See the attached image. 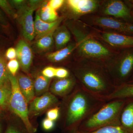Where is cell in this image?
<instances>
[{"label":"cell","instance_id":"8d00e7d4","mask_svg":"<svg viewBox=\"0 0 133 133\" xmlns=\"http://www.w3.org/2000/svg\"><path fill=\"white\" fill-rule=\"evenodd\" d=\"M6 133H21L14 127H10L8 129Z\"/></svg>","mask_w":133,"mask_h":133},{"label":"cell","instance_id":"1f68e13d","mask_svg":"<svg viewBox=\"0 0 133 133\" xmlns=\"http://www.w3.org/2000/svg\"><path fill=\"white\" fill-rule=\"evenodd\" d=\"M8 2L12 8L17 10L23 7L27 3V1L24 0H12L9 1Z\"/></svg>","mask_w":133,"mask_h":133},{"label":"cell","instance_id":"9c48e42d","mask_svg":"<svg viewBox=\"0 0 133 133\" xmlns=\"http://www.w3.org/2000/svg\"><path fill=\"white\" fill-rule=\"evenodd\" d=\"M87 26L97 39L112 49L119 50L126 48H133V36L103 31Z\"/></svg>","mask_w":133,"mask_h":133},{"label":"cell","instance_id":"44dd1931","mask_svg":"<svg viewBox=\"0 0 133 133\" xmlns=\"http://www.w3.org/2000/svg\"><path fill=\"white\" fill-rule=\"evenodd\" d=\"M37 12L41 19L46 22H53L59 18L56 11L48 5V2H43Z\"/></svg>","mask_w":133,"mask_h":133},{"label":"cell","instance_id":"7c38bea8","mask_svg":"<svg viewBox=\"0 0 133 133\" xmlns=\"http://www.w3.org/2000/svg\"><path fill=\"white\" fill-rule=\"evenodd\" d=\"M57 98L54 94L46 92L40 97L36 98L30 104L29 114L37 115L57 102Z\"/></svg>","mask_w":133,"mask_h":133},{"label":"cell","instance_id":"3957f363","mask_svg":"<svg viewBox=\"0 0 133 133\" xmlns=\"http://www.w3.org/2000/svg\"><path fill=\"white\" fill-rule=\"evenodd\" d=\"M104 64L116 87L125 84L133 74V48L117 51Z\"/></svg>","mask_w":133,"mask_h":133},{"label":"cell","instance_id":"9a60e30c","mask_svg":"<svg viewBox=\"0 0 133 133\" xmlns=\"http://www.w3.org/2000/svg\"><path fill=\"white\" fill-rule=\"evenodd\" d=\"M76 83V79L72 77L69 76L64 78H58L52 83L50 90L56 95L64 96L71 91Z\"/></svg>","mask_w":133,"mask_h":133},{"label":"cell","instance_id":"74e56055","mask_svg":"<svg viewBox=\"0 0 133 133\" xmlns=\"http://www.w3.org/2000/svg\"><path fill=\"white\" fill-rule=\"evenodd\" d=\"M124 1L130 9L133 14V0H125Z\"/></svg>","mask_w":133,"mask_h":133},{"label":"cell","instance_id":"cb8c5ba5","mask_svg":"<svg viewBox=\"0 0 133 133\" xmlns=\"http://www.w3.org/2000/svg\"><path fill=\"white\" fill-rule=\"evenodd\" d=\"M12 93L10 82L0 86V106L5 108L9 105Z\"/></svg>","mask_w":133,"mask_h":133},{"label":"cell","instance_id":"d4e9b609","mask_svg":"<svg viewBox=\"0 0 133 133\" xmlns=\"http://www.w3.org/2000/svg\"><path fill=\"white\" fill-rule=\"evenodd\" d=\"M78 133H129L121 125H109L103 127L92 131H81Z\"/></svg>","mask_w":133,"mask_h":133},{"label":"cell","instance_id":"f546056e","mask_svg":"<svg viewBox=\"0 0 133 133\" xmlns=\"http://www.w3.org/2000/svg\"><path fill=\"white\" fill-rule=\"evenodd\" d=\"M64 0H51L48 2V5L52 9L56 11L64 5Z\"/></svg>","mask_w":133,"mask_h":133},{"label":"cell","instance_id":"60d3db41","mask_svg":"<svg viewBox=\"0 0 133 133\" xmlns=\"http://www.w3.org/2000/svg\"><path fill=\"white\" fill-rule=\"evenodd\" d=\"M74 133H78V132H75Z\"/></svg>","mask_w":133,"mask_h":133},{"label":"cell","instance_id":"8992f818","mask_svg":"<svg viewBox=\"0 0 133 133\" xmlns=\"http://www.w3.org/2000/svg\"><path fill=\"white\" fill-rule=\"evenodd\" d=\"M79 21L86 26L103 31L133 36V23L110 17L93 14L83 17Z\"/></svg>","mask_w":133,"mask_h":133},{"label":"cell","instance_id":"7402d4cb","mask_svg":"<svg viewBox=\"0 0 133 133\" xmlns=\"http://www.w3.org/2000/svg\"><path fill=\"white\" fill-rule=\"evenodd\" d=\"M51 79L44 76L42 74H39L36 77L34 81L35 94L37 95H41L46 92L49 87Z\"/></svg>","mask_w":133,"mask_h":133},{"label":"cell","instance_id":"d6986e66","mask_svg":"<svg viewBox=\"0 0 133 133\" xmlns=\"http://www.w3.org/2000/svg\"><path fill=\"white\" fill-rule=\"evenodd\" d=\"M133 97V83H125L116 87L115 90L105 99V101L122 99Z\"/></svg>","mask_w":133,"mask_h":133},{"label":"cell","instance_id":"7a4b0ae2","mask_svg":"<svg viewBox=\"0 0 133 133\" xmlns=\"http://www.w3.org/2000/svg\"><path fill=\"white\" fill-rule=\"evenodd\" d=\"M74 36L78 59H88L104 64L116 53L94 36L90 30L80 21H67L65 22Z\"/></svg>","mask_w":133,"mask_h":133},{"label":"cell","instance_id":"e0dca14e","mask_svg":"<svg viewBox=\"0 0 133 133\" xmlns=\"http://www.w3.org/2000/svg\"><path fill=\"white\" fill-rule=\"evenodd\" d=\"M54 42L57 50L66 47L70 41L71 32L65 24L59 26L53 35Z\"/></svg>","mask_w":133,"mask_h":133},{"label":"cell","instance_id":"e575fe53","mask_svg":"<svg viewBox=\"0 0 133 133\" xmlns=\"http://www.w3.org/2000/svg\"><path fill=\"white\" fill-rule=\"evenodd\" d=\"M6 56L8 59L12 60L17 57L16 51L15 49L13 48H9L6 52Z\"/></svg>","mask_w":133,"mask_h":133},{"label":"cell","instance_id":"4dcf8cb0","mask_svg":"<svg viewBox=\"0 0 133 133\" xmlns=\"http://www.w3.org/2000/svg\"><path fill=\"white\" fill-rule=\"evenodd\" d=\"M56 69V68L52 66H48L43 70L42 74L46 77L51 79L55 77Z\"/></svg>","mask_w":133,"mask_h":133},{"label":"cell","instance_id":"f35d334b","mask_svg":"<svg viewBox=\"0 0 133 133\" xmlns=\"http://www.w3.org/2000/svg\"><path fill=\"white\" fill-rule=\"evenodd\" d=\"M133 83V74L132 75L131 78L129 79V81L127 83Z\"/></svg>","mask_w":133,"mask_h":133},{"label":"cell","instance_id":"83f0119b","mask_svg":"<svg viewBox=\"0 0 133 133\" xmlns=\"http://www.w3.org/2000/svg\"><path fill=\"white\" fill-rule=\"evenodd\" d=\"M18 60L15 59L10 60L7 64L8 70L12 76H15L19 67Z\"/></svg>","mask_w":133,"mask_h":133},{"label":"cell","instance_id":"5b68a950","mask_svg":"<svg viewBox=\"0 0 133 133\" xmlns=\"http://www.w3.org/2000/svg\"><path fill=\"white\" fill-rule=\"evenodd\" d=\"M111 101L87 119L83 125L85 131H83L89 132L105 126L121 125L120 116L125 102L122 99Z\"/></svg>","mask_w":133,"mask_h":133},{"label":"cell","instance_id":"ba28073f","mask_svg":"<svg viewBox=\"0 0 133 133\" xmlns=\"http://www.w3.org/2000/svg\"><path fill=\"white\" fill-rule=\"evenodd\" d=\"M96 14L133 23V14L124 1L101 0Z\"/></svg>","mask_w":133,"mask_h":133},{"label":"cell","instance_id":"836d02e7","mask_svg":"<svg viewBox=\"0 0 133 133\" xmlns=\"http://www.w3.org/2000/svg\"><path fill=\"white\" fill-rule=\"evenodd\" d=\"M55 123L54 121L46 118L42 122V127L46 131H50L54 128Z\"/></svg>","mask_w":133,"mask_h":133},{"label":"cell","instance_id":"d590c367","mask_svg":"<svg viewBox=\"0 0 133 133\" xmlns=\"http://www.w3.org/2000/svg\"><path fill=\"white\" fill-rule=\"evenodd\" d=\"M0 23L2 25L4 26H7L8 23L6 19L2 12L0 10Z\"/></svg>","mask_w":133,"mask_h":133},{"label":"cell","instance_id":"f1b7e54d","mask_svg":"<svg viewBox=\"0 0 133 133\" xmlns=\"http://www.w3.org/2000/svg\"><path fill=\"white\" fill-rule=\"evenodd\" d=\"M59 108L56 107L50 109L47 114L48 118L52 121L56 120L59 116Z\"/></svg>","mask_w":133,"mask_h":133},{"label":"cell","instance_id":"ac0fdd59","mask_svg":"<svg viewBox=\"0 0 133 133\" xmlns=\"http://www.w3.org/2000/svg\"><path fill=\"white\" fill-rule=\"evenodd\" d=\"M121 125L129 133H133V102L122 109L120 116Z\"/></svg>","mask_w":133,"mask_h":133},{"label":"cell","instance_id":"6da1fadb","mask_svg":"<svg viewBox=\"0 0 133 133\" xmlns=\"http://www.w3.org/2000/svg\"><path fill=\"white\" fill-rule=\"evenodd\" d=\"M74 72L82 88L92 95L104 100L116 88L103 63L88 59H78Z\"/></svg>","mask_w":133,"mask_h":133},{"label":"cell","instance_id":"30bf717a","mask_svg":"<svg viewBox=\"0 0 133 133\" xmlns=\"http://www.w3.org/2000/svg\"><path fill=\"white\" fill-rule=\"evenodd\" d=\"M101 0H68L66 7L75 21L88 15L97 14Z\"/></svg>","mask_w":133,"mask_h":133},{"label":"cell","instance_id":"4fadbf2b","mask_svg":"<svg viewBox=\"0 0 133 133\" xmlns=\"http://www.w3.org/2000/svg\"><path fill=\"white\" fill-rule=\"evenodd\" d=\"M17 57L23 70L29 71L33 58V52L31 48L26 41L20 40L17 44Z\"/></svg>","mask_w":133,"mask_h":133},{"label":"cell","instance_id":"8fae6325","mask_svg":"<svg viewBox=\"0 0 133 133\" xmlns=\"http://www.w3.org/2000/svg\"><path fill=\"white\" fill-rule=\"evenodd\" d=\"M36 10L27 3L23 7L17 10V19L21 26L23 35L24 38L31 41L35 38V24L33 19V12Z\"/></svg>","mask_w":133,"mask_h":133},{"label":"cell","instance_id":"ab89813d","mask_svg":"<svg viewBox=\"0 0 133 133\" xmlns=\"http://www.w3.org/2000/svg\"><path fill=\"white\" fill-rule=\"evenodd\" d=\"M1 127H0V133H1Z\"/></svg>","mask_w":133,"mask_h":133},{"label":"cell","instance_id":"2e32d148","mask_svg":"<svg viewBox=\"0 0 133 133\" xmlns=\"http://www.w3.org/2000/svg\"><path fill=\"white\" fill-rule=\"evenodd\" d=\"M17 79L20 90L29 103L34 99L35 94L34 81L29 77L23 74L19 75Z\"/></svg>","mask_w":133,"mask_h":133},{"label":"cell","instance_id":"603a6c76","mask_svg":"<svg viewBox=\"0 0 133 133\" xmlns=\"http://www.w3.org/2000/svg\"><path fill=\"white\" fill-rule=\"evenodd\" d=\"M56 30L37 39L35 43L36 48L41 51L48 50L52 48L55 43L53 35Z\"/></svg>","mask_w":133,"mask_h":133},{"label":"cell","instance_id":"52a82bcc","mask_svg":"<svg viewBox=\"0 0 133 133\" xmlns=\"http://www.w3.org/2000/svg\"><path fill=\"white\" fill-rule=\"evenodd\" d=\"M9 80L12 93L9 105L12 111L22 119L29 132L33 133V128L29 119L28 102L20 90L17 79L9 72Z\"/></svg>","mask_w":133,"mask_h":133},{"label":"cell","instance_id":"484cf974","mask_svg":"<svg viewBox=\"0 0 133 133\" xmlns=\"http://www.w3.org/2000/svg\"><path fill=\"white\" fill-rule=\"evenodd\" d=\"M9 74L5 59L0 56V86L9 83Z\"/></svg>","mask_w":133,"mask_h":133},{"label":"cell","instance_id":"5bb4252c","mask_svg":"<svg viewBox=\"0 0 133 133\" xmlns=\"http://www.w3.org/2000/svg\"><path fill=\"white\" fill-rule=\"evenodd\" d=\"M64 17H61L53 22H46L41 19L37 11L34 21L35 38L36 37L37 40L55 30L60 25Z\"/></svg>","mask_w":133,"mask_h":133},{"label":"cell","instance_id":"277c9868","mask_svg":"<svg viewBox=\"0 0 133 133\" xmlns=\"http://www.w3.org/2000/svg\"><path fill=\"white\" fill-rule=\"evenodd\" d=\"M105 101L94 96L83 88L74 95L69 104L66 124L70 126L83 120Z\"/></svg>","mask_w":133,"mask_h":133},{"label":"cell","instance_id":"4316f807","mask_svg":"<svg viewBox=\"0 0 133 133\" xmlns=\"http://www.w3.org/2000/svg\"><path fill=\"white\" fill-rule=\"evenodd\" d=\"M0 8L9 16L13 19H16L17 12L9 2L6 0H0Z\"/></svg>","mask_w":133,"mask_h":133},{"label":"cell","instance_id":"d6a6232c","mask_svg":"<svg viewBox=\"0 0 133 133\" xmlns=\"http://www.w3.org/2000/svg\"><path fill=\"white\" fill-rule=\"evenodd\" d=\"M69 76V71L64 68H56L55 77L58 78H64Z\"/></svg>","mask_w":133,"mask_h":133},{"label":"cell","instance_id":"ffe728a7","mask_svg":"<svg viewBox=\"0 0 133 133\" xmlns=\"http://www.w3.org/2000/svg\"><path fill=\"white\" fill-rule=\"evenodd\" d=\"M76 49L75 43H71L65 48L50 53L47 56V58L52 62L57 63L62 62L74 52Z\"/></svg>","mask_w":133,"mask_h":133}]
</instances>
